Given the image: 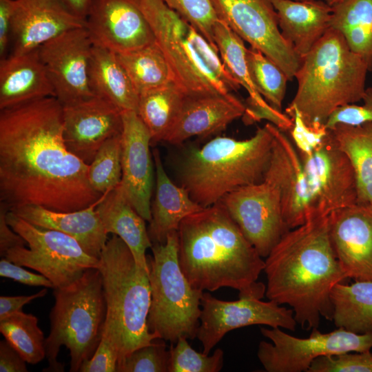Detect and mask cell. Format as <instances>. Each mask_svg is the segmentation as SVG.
Masks as SVG:
<instances>
[{"label":"cell","instance_id":"cell-31","mask_svg":"<svg viewBox=\"0 0 372 372\" xmlns=\"http://www.w3.org/2000/svg\"><path fill=\"white\" fill-rule=\"evenodd\" d=\"M331 299L337 328L359 334L372 333L371 281L338 283L331 292Z\"/></svg>","mask_w":372,"mask_h":372},{"label":"cell","instance_id":"cell-3","mask_svg":"<svg viewBox=\"0 0 372 372\" xmlns=\"http://www.w3.org/2000/svg\"><path fill=\"white\" fill-rule=\"evenodd\" d=\"M178 237L179 265L194 288L230 287L239 298H263L266 286L258 279L265 260L220 202L185 218Z\"/></svg>","mask_w":372,"mask_h":372},{"label":"cell","instance_id":"cell-37","mask_svg":"<svg viewBox=\"0 0 372 372\" xmlns=\"http://www.w3.org/2000/svg\"><path fill=\"white\" fill-rule=\"evenodd\" d=\"M0 332L27 363L37 364L45 358V338L35 316L14 313L0 320Z\"/></svg>","mask_w":372,"mask_h":372},{"label":"cell","instance_id":"cell-18","mask_svg":"<svg viewBox=\"0 0 372 372\" xmlns=\"http://www.w3.org/2000/svg\"><path fill=\"white\" fill-rule=\"evenodd\" d=\"M141 9L169 65L172 82L187 96L223 94L192 63L184 43L189 23L163 0H140Z\"/></svg>","mask_w":372,"mask_h":372},{"label":"cell","instance_id":"cell-5","mask_svg":"<svg viewBox=\"0 0 372 372\" xmlns=\"http://www.w3.org/2000/svg\"><path fill=\"white\" fill-rule=\"evenodd\" d=\"M369 72L338 30L330 28L301 59L295 78L298 88L289 105L308 124H325L339 107L362 101Z\"/></svg>","mask_w":372,"mask_h":372},{"label":"cell","instance_id":"cell-10","mask_svg":"<svg viewBox=\"0 0 372 372\" xmlns=\"http://www.w3.org/2000/svg\"><path fill=\"white\" fill-rule=\"evenodd\" d=\"M280 329L260 328L262 335L271 342L261 341L257 351L267 372H307L320 356L372 349V333H355L342 327L323 333L315 328L308 338H300Z\"/></svg>","mask_w":372,"mask_h":372},{"label":"cell","instance_id":"cell-52","mask_svg":"<svg viewBox=\"0 0 372 372\" xmlns=\"http://www.w3.org/2000/svg\"><path fill=\"white\" fill-rule=\"evenodd\" d=\"M47 293L48 290L45 287L37 293L29 296H0V320L22 311L25 304L33 300L45 296Z\"/></svg>","mask_w":372,"mask_h":372},{"label":"cell","instance_id":"cell-24","mask_svg":"<svg viewBox=\"0 0 372 372\" xmlns=\"http://www.w3.org/2000/svg\"><path fill=\"white\" fill-rule=\"evenodd\" d=\"M54 96L38 48L0 59V110Z\"/></svg>","mask_w":372,"mask_h":372},{"label":"cell","instance_id":"cell-28","mask_svg":"<svg viewBox=\"0 0 372 372\" xmlns=\"http://www.w3.org/2000/svg\"><path fill=\"white\" fill-rule=\"evenodd\" d=\"M107 234L121 238L131 250L138 265L148 271L146 251L151 248L145 220L125 198L120 185L107 192L96 205Z\"/></svg>","mask_w":372,"mask_h":372},{"label":"cell","instance_id":"cell-39","mask_svg":"<svg viewBox=\"0 0 372 372\" xmlns=\"http://www.w3.org/2000/svg\"><path fill=\"white\" fill-rule=\"evenodd\" d=\"M121 134L101 146L89 165L88 180L94 190L105 194L121 181Z\"/></svg>","mask_w":372,"mask_h":372},{"label":"cell","instance_id":"cell-42","mask_svg":"<svg viewBox=\"0 0 372 372\" xmlns=\"http://www.w3.org/2000/svg\"><path fill=\"white\" fill-rule=\"evenodd\" d=\"M162 339L139 347L117 366L118 372H168L170 352Z\"/></svg>","mask_w":372,"mask_h":372},{"label":"cell","instance_id":"cell-7","mask_svg":"<svg viewBox=\"0 0 372 372\" xmlns=\"http://www.w3.org/2000/svg\"><path fill=\"white\" fill-rule=\"evenodd\" d=\"M53 289L55 302L45 344L48 366L43 371H64L58 361L63 345L70 351V371L78 372L94 353L103 331L107 307L101 275L90 268L68 285Z\"/></svg>","mask_w":372,"mask_h":372},{"label":"cell","instance_id":"cell-38","mask_svg":"<svg viewBox=\"0 0 372 372\" xmlns=\"http://www.w3.org/2000/svg\"><path fill=\"white\" fill-rule=\"evenodd\" d=\"M246 57L249 74L257 90L269 105L282 111L289 81L285 73L256 48H247Z\"/></svg>","mask_w":372,"mask_h":372},{"label":"cell","instance_id":"cell-13","mask_svg":"<svg viewBox=\"0 0 372 372\" xmlns=\"http://www.w3.org/2000/svg\"><path fill=\"white\" fill-rule=\"evenodd\" d=\"M298 154L320 214L329 216L334 210L358 202L354 167L330 130L314 149Z\"/></svg>","mask_w":372,"mask_h":372},{"label":"cell","instance_id":"cell-54","mask_svg":"<svg viewBox=\"0 0 372 372\" xmlns=\"http://www.w3.org/2000/svg\"><path fill=\"white\" fill-rule=\"evenodd\" d=\"M296 1H311V0H296ZM345 0H325L324 1L329 4L330 6L333 7L334 6H336L339 3H341L342 2L344 1Z\"/></svg>","mask_w":372,"mask_h":372},{"label":"cell","instance_id":"cell-11","mask_svg":"<svg viewBox=\"0 0 372 372\" xmlns=\"http://www.w3.org/2000/svg\"><path fill=\"white\" fill-rule=\"evenodd\" d=\"M217 17L250 47L277 64L289 81L295 79L301 59L282 37L271 0H211Z\"/></svg>","mask_w":372,"mask_h":372},{"label":"cell","instance_id":"cell-33","mask_svg":"<svg viewBox=\"0 0 372 372\" xmlns=\"http://www.w3.org/2000/svg\"><path fill=\"white\" fill-rule=\"evenodd\" d=\"M186 96L172 81L139 95L137 114L150 133L152 144L163 141Z\"/></svg>","mask_w":372,"mask_h":372},{"label":"cell","instance_id":"cell-14","mask_svg":"<svg viewBox=\"0 0 372 372\" xmlns=\"http://www.w3.org/2000/svg\"><path fill=\"white\" fill-rule=\"evenodd\" d=\"M219 202L262 258L290 230L283 218L277 190L264 180L238 188Z\"/></svg>","mask_w":372,"mask_h":372},{"label":"cell","instance_id":"cell-43","mask_svg":"<svg viewBox=\"0 0 372 372\" xmlns=\"http://www.w3.org/2000/svg\"><path fill=\"white\" fill-rule=\"evenodd\" d=\"M307 372H372V353L349 351L315 359Z\"/></svg>","mask_w":372,"mask_h":372},{"label":"cell","instance_id":"cell-21","mask_svg":"<svg viewBox=\"0 0 372 372\" xmlns=\"http://www.w3.org/2000/svg\"><path fill=\"white\" fill-rule=\"evenodd\" d=\"M328 218L331 245L348 278L372 282V205L357 203Z\"/></svg>","mask_w":372,"mask_h":372},{"label":"cell","instance_id":"cell-26","mask_svg":"<svg viewBox=\"0 0 372 372\" xmlns=\"http://www.w3.org/2000/svg\"><path fill=\"white\" fill-rule=\"evenodd\" d=\"M284 39L302 59L331 28L332 7L322 0H271Z\"/></svg>","mask_w":372,"mask_h":372},{"label":"cell","instance_id":"cell-29","mask_svg":"<svg viewBox=\"0 0 372 372\" xmlns=\"http://www.w3.org/2000/svg\"><path fill=\"white\" fill-rule=\"evenodd\" d=\"M88 77L94 95L110 101L122 112H138V94L117 54L93 45Z\"/></svg>","mask_w":372,"mask_h":372},{"label":"cell","instance_id":"cell-35","mask_svg":"<svg viewBox=\"0 0 372 372\" xmlns=\"http://www.w3.org/2000/svg\"><path fill=\"white\" fill-rule=\"evenodd\" d=\"M213 30L214 41L222 61L230 74L248 92L247 100L262 106L269 105L251 78L245 41L219 19L216 21Z\"/></svg>","mask_w":372,"mask_h":372},{"label":"cell","instance_id":"cell-49","mask_svg":"<svg viewBox=\"0 0 372 372\" xmlns=\"http://www.w3.org/2000/svg\"><path fill=\"white\" fill-rule=\"evenodd\" d=\"M8 207L0 202V256L3 257L8 250L16 247L25 246V240L8 224L6 216Z\"/></svg>","mask_w":372,"mask_h":372},{"label":"cell","instance_id":"cell-46","mask_svg":"<svg viewBox=\"0 0 372 372\" xmlns=\"http://www.w3.org/2000/svg\"><path fill=\"white\" fill-rule=\"evenodd\" d=\"M118 361L116 346L104 327L101 341L93 355L84 361L79 372H116Z\"/></svg>","mask_w":372,"mask_h":372},{"label":"cell","instance_id":"cell-1","mask_svg":"<svg viewBox=\"0 0 372 372\" xmlns=\"http://www.w3.org/2000/svg\"><path fill=\"white\" fill-rule=\"evenodd\" d=\"M88 169L65 145L56 97L0 110V202L10 211L38 205L68 212L96 204L103 194L91 186Z\"/></svg>","mask_w":372,"mask_h":372},{"label":"cell","instance_id":"cell-12","mask_svg":"<svg viewBox=\"0 0 372 372\" xmlns=\"http://www.w3.org/2000/svg\"><path fill=\"white\" fill-rule=\"evenodd\" d=\"M291 309L269 300L253 297L239 298L235 301L216 298L208 292L201 298L200 325L196 338L209 354L229 331L251 325H267L294 331L297 325Z\"/></svg>","mask_w":372,"mask_h":372},{"label":"cell","instance_id":"cell-53","mask_svg":"<svg viewBox=\"0 0 372 372\" xmlns=\"http://www.w3.org/2000/svg\"><path fill=\"white\" fill-rule=\"evenodd\" d=\"M68 7L79 17L85 20L93 0H63Z\"/></svg>","mask_w":372,"mask_h":372},{"label":"cell","instance_id":"cell-25","mask_svg":"<svg viewBox=\"0 0 372 372\" xmlns=\"http://www.w3.org/2000/svg\"><path fill=\"white\" fill-rule=\"evenodd\" d=\"M96 204L68 212L38 205H25L12 211L33 225L72 237L89 255L99 259L108 238L96 210Z\"/></svg>","mask_w":372,"mask_h":372},{"label":"cell","instance_id":"cell-40","mask_svg":"<svg viewBox=\"0 0 372 372\" xmlns=\"http://www.w3.org/2000/svg\"><path fill=\"white\" fill-rule=\"evenodd\" d=\"M168 372H218L224 365V351L216 349L211 355L195 351L185 337L169 349Z\"/></svg>","mask_w":372,"mask_h":372},{"label":"cell","instance_id":"cell-17","mask_svg":"<svg viewBox=\"0 0 372 372\" xmlns=\"http://www.w3.org/2000/svg\"><path fill=\"white\" fill-rule=\"evenodd\" d=\"M85 28L93 45L118 54L156 42L140 0H93Z\"/></svg>","mask_w":372,"mask_h":372},{"label":"cell","instance_id":"cell-4","mask_svg":"<svg viewBox=\"0 0 372 372\" xmlns=\"http://www.w3.org/2000/svg\"><path fill=\"white\" fill-rule=\"evenodd\" d=\"M272 141L267 123L247 139L217 136L200 147H188L176 163L179 185L201 207L214 205L238 188L263 181Z\"/></svg>","mask_w":372,"mask_h":372},{"label":"cell","instance_id":"cell-20","mask_svg":"<svg viewBox=\"0 0 372 372\" xmlns=\"http://www.w3.org/2000/svg\"><path fill=\"white\" fill-rule=\"evenodd\" d=\"M122 120V178L119 185L128 203L149 222L154 181L151 135L137 112L123 111Z\"/></svg>","mask_w":372,"mask_h":372},{"label":"cell","instance_id":"cell-44","mask_svg":"<svg viewBox=\"0 0 372 372\" xmlns=\"http://www.w3.org/2000/svg\"><path fill=\"white\" fill-rule=\"evenodd\" d=\"M285 113L293 121L289 133L291 141L298 152H308L314 149L329 132L324 123H307L296 107L289 105Z\"/></svg>","mask_w":372,"mask_h":372},{"label":"cell","instance_id":"cell-8","mask_svg":"<svg viewBox=\"0 0 372 372\" xmlns=\"http://www.w3.org/2000/svg\"><path fill=\"white\" fill-rule=\"evenodd\" d=\"M147 256L151 302L147 316L150 332L158 339L176 343L179 338H196L200 325L201 298L178 262V231L170 233L163 244L154 243Z\"/></svg>","mask_w":372,"mask_h":372},{"label":"cell","instance_id":"cell-19","mask_svg":"<svg viewBox=\"0 0 372 372\" xmlns=\"http://www.w3.org/2000/svg\"><path fill=\"white\" fill-rule=\"evenodd\" d=\"M63 121L66 147L87 165L105 141L123 130L122 111L97 96L63 105Z\"/></svg>","mask_w":372,"mask_h":372},{"label":"cell","instance_id":"cell-30","mask_svg":"<svg viewBox=\"0 0 372 372\" xmlns=\"http://www.w3.org/2000/svg\"><path fill=\"white\" fill-rule=\"evenodd\" d=\"M331 28L372 72V0H345L333 6Z\"/></svg>","mask_w":372,"mask_h":372},{"label":"cell","instance_id":"cell-2","mask_svg":"<svg viewBox=\"0 0 372 372\" xmlns=\"http://www.w3.org/2000/svg\"><path fill=\"white\" fill-rule=\"evenodd\" d=\"M265 258L269 300L290 306L306 329L318 328L322 318L333 320L331 292L349 278L331 245L328 216L316 214L289 230Z\"/></svg>","mask_w":372,"mask_h":372},{"label":"cell","instance_id":"cell-16","mask_svg":"<svg viewBox=\"0 0 372 372\" xmlns=\"http://www.w3.org/2000/svg\"><path fill=\"white\" fill-rule=\"evenodd\" d=\"M273 135L270 160L263 180L278 192L284 220L291 229L320 214L314 205L299 154L285 132L268 123Z\"/></svg>","mask_w":372,"mask_h":372},{"label":"cell","instance_id":"cell-47","mask_svg":"<svg viewBox=\"0 0 372 372\" xmlns=\"http://www.w3.org/2000/svg\"><path fill=\"white\" fill-rule=\"evenodd\" d=\"M245 110L242 119L246 125H250L262 119H266L283 132H289L293 121L282 111L273 107L271 105L262 106L246 100Z\"/></svg>","mask_w":372,"mask_h":372},{"label":"cell","instance_id":"cell-36","mask_svg":"<svg viewBox=\"0 0 372 372\" xmlns=\"http://www.w3.org/2000/svg\"><path fill=\"white\" fill-rule=\"evenodd\" d=\"M188 55L198 72L225 94L241 87L224 65L218 52L192 25H189L184 37Z\"/></svg>","mask_w":372,"mask_h":372},{"label":"cell","instance_id":"cell-45","mask_svg":"<svg viewBox=\"0 0 372 372\" xmlns=\"http://www.w3.org/2000/svg\"><path fill=\"white\" fill-rule=\"evenodd\" d=\"M362 105L347 104L334 110L325 122L327 129L338 124L358 126L372 123V87L366 88Z\"/></svg>","mask_w":372,"mask_h":372},{"label":"cell","instance_id":"cell-32","mask_svg":"<svg viewBox=\"0 0 372 372\" xmlns=\"http://www.w3.org/2000/svg\"><path fill=\"white\" fill-rule=\"evenodd\" d=\"M329 130L354 167L358 203L372 205V123L358 126L338 124Z\"/></svg>","mask_w":372,"mask_h":372},{"label":"cell","instance_id":"cell-50","mask_svg":"<svg viewBox=\"0 0 372 372\" xmlns=\"http://www.w3.org/2000/svg\"><path fill=\"white\" fill-rule=\"evenodd\" d=\"M14 0H0V59L8 56Z\"/></svg>","mask_w":372,"mask_h":372},{"label":"cell","instance_id":"cell-51","mask_svg":"<svg viewBox=\"0 0 372 372\" xmlns=\"http://www.w3.org/2000/svg\"><path fill=\"white\" fill-rule=\"evenodd\" d=\"M25 360L6 340L0 342V371L27 372Z\"/></svg>","mask_w":372,"mask_h":372},{"label":"cell","instance_id":"cell-9","mask_svg":"<svg viewBox=\"0 0 372 372\" xmlns=\"http://www.w3.org/2000/svg\"><path fill=\"white\" fill-rule=\"evenodd\" d=\"M6 219L9 226L25 240L29 248L13 247L3 257L20 266L36 270L48 278L54 288L68 285L88 269H98L99 259L89 255L72 237L33 225L12 211L8 212Z\"/></svg>","mask_w":372,"mask_h":372},{"label":"cell","instance_id":"cell-23","mask_svg":"<svg viewBox=\"0 0 372 372\" xmlns=\"http://www.w3.org/2000/svg\"><path fill=\"white\" fill-rule=\"evenodd\" d=\"M245 110V103L231 92L186 96L163 141L180 145L193 136L217 134L242 117Z\"/></svg>","mask_w":372,"mask_h":372},{"label":"cell","instance_id":"cell-48","mask_svg":"<svg viewBox=\"0 0 372 372\" xmlns=\"http://www.w3.org/2000/svg\"><path fill=\"white\" fill-rule=\"evenodd\" d=\"M0 276L28 286L54 288L53 283L43 275L29 271L5 257H1L0 260Z\"/></svg>","mask_w":372,"mask_h":372},{"label":"cell","instance_id":"cell-34","mask_svg":"<svg viewBox=\"0 0 372 372\" xmlns=\"http://www.w3.org/2000/svg\"><path fill=\"white\" fill-rule=\"evenodd\" d=\"M138 94L172 81L165 56L156 42L125 54H117Z\"/></svg>","mask_w":372,"mask_h":372},{"label":"cell","instance_id":"cell-41","mask_svg":"<svg viewBox=\"0 0 372 372\" xmlns=\"http://www.w3.org/2000/svg\"><path fill=\"white\" fill-rule=\"evenodd\" d=\"M198 31L218 52L214 38V25L218 19L211 0H163Z\"/></svg>","mask_w":372,"mask_h":372},{"label":"cell","instance_id":"cell-6","mask_svg":"<svg viewBox=\"0 0 372 372\" xmlns=\"http://www.w3.org/2000/svg\"><path fill=\"white\" fill-rule=\"evenodd\" d=\"M98 269L107 307L104 327L116 346L118 364L135 349L158 339L147 326L149 272L138 265L130 248L115 234L101 251Z\"/></svg>","mask_w":372,"mask_h":372},{"label":"cell","instance_id":"cell-22","mask_svg":"<svg viewBox=\"0 0 372 372\" xmlns=\"http://www.w3.org/2000/svg\"><path fill=\"white\" fill-rule=\"evenodd\" d=\"M85 26L63 0H14L10 54H21L68 30Z\"/></svg>","mask_w":372,"mask_h":372},{"label":"cell","instance_id":"cell-27","mask_svg":"<svg viewBox=\"0 0 372 372\" xmlns=\"http://www.w3.org/2000/svg\"><path fill=\"white\" fill-rule=\"evenodd\" d=\"M152 156L156 171V191L151 203V220L147 231L152 244H163L170 233L178 231L185 218L204 207L192 200L184 187L170 179L158 149L153 150Z\"/></svg>","mask_w":372,"mask_h":372},{"label":"cell","instance_id":"cell-15","mask_svg":"<svg viewBox=\"0 0 372 372\" xmlns=\"http://www.w3.org/2000/svg\"><path fill=\"white\" fill-rule=\"evenodd\" d=\"M92 48L85 27L63 32L38 48L55 97L63 105L95 96L88 77Z\"/></svg>","mask_w":372,"mask_h":372}]
</instances>
